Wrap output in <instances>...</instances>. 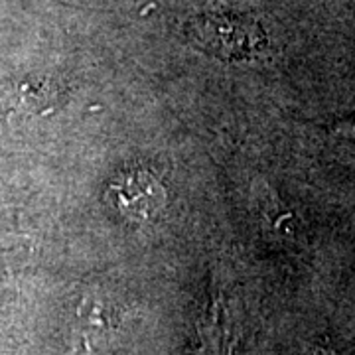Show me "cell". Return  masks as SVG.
I'll list each match as a JSON object with an SVG mask.
<instances>
[{"label":"cell","mask_w":355,"mask_h":355,"mask_svg":"<svg viewBox=\"0 0 355 355\" xmlns=\"http://www.w3.org/2000/svg\"><path fill=\"white\" fill-rule=\"evenodd\" d=\"M193 44L221 60L257 58L266 46L261 24L243 14L207 12L188 24Z\"/></svg>","instance_id":"cell-1"},{"label":"cell","mask_w":355,"mask_h":355,"mask_svg":"<svg viewBox=\"0 0 355 355\" xmlns=\"http://www.w3.org/2000/svg\"><path fill=\"white\" fill-rule=\"evenodd\" d=\"M107 202L132 221H148L164 209L166 191L150 172L127 170L109 186Z\"/></svg>","instance_id":"cell-2"},{"label":"cell","mask_w":355,"mask_h":355,"mask_svg":"<svg viewBox=\"0 0 355 355\" xmlns=\"http://www.w3.org/2000/svg\"><path fill=\"white\" fill-rule=\"evenodd\" d=\"M318 355H330V354H326V352H320V354Z\"/></svg>","instance_id":"cell-4"},{"label":"cell","mask_w":355,"mask_h":355,"mask_svg":"<svg viewBox=\"0 0 355 355\" xmlns=\"http://www.w3.org/2000/svg\"><path fill=\"white\" fill-rule=\"evenodd\" d=\"M334 132L340 135V137H345V139H355V116L354 119H347V121H342L334 127Z\"/></svg>","instance_id":"cell-3"}]
</instances>
